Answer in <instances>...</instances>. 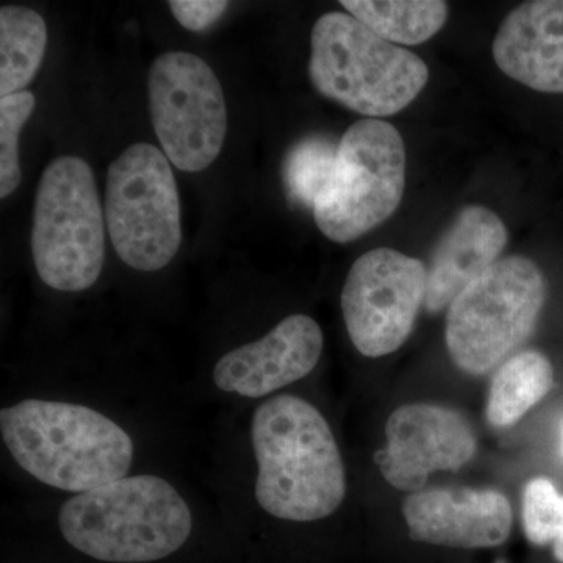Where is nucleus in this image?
<instances>
[{
	"label": "nucleus",
	"instance_id": "nucleus-2",
	"mask_svg": "<svg viewBox=\"0 0 563 563\" xmlns=\"http://www.w3.org/2000/svg\"><path fill=\"white\" fill-rule=\"evenodd\" d=\"M11 457L40 483L84 493L117 483L131 470L129 433L79 404L24 399L0 412Z\"/></svg>",
	"mask_w": 563,
	"mask_h": 563
},
{
	"label": "nucleus",
	"instance_id": "nucleus-12",
	"mask_svg": "<svg viewBox=\"0 0 563 563\" xmlns=\"http://www.w3.org/2000/svg\"><path fill=\"white\" fill-rule=\"evenodd\" d=\"M402 515L415 542L483 550L499 547L512 531L509 499L493 488H431L409 493Z\"/></svg>",
	"mask_w": 563,
	"mask_h": 563
},
{
	"label": "nucleus",
	"instance_id": "nucleus-3",
	"mask_svg": "<svg viewBox=\"0 0 563 563\" xmlns=\"http://www.w3.org/2000/svg\"><path fill=\"white\" fill-rule=\"evenodd\" d=\"M70 547L96 561L144 563L180 550L190 537V507L162 477H122L79 493L58 514Z\"/></svg>",
	"mask_w": 563,
	"mask_h": 563
},
{
	"label": "nucleus",
	"instance_id": "nucleus-6",
	"mask_svg": "<svg viewBox=\"0 0 563 563\" xmlns=\"http://www.w3.org/2000/svg\"><path fill=\"white\" fill-rule=\"evenodd\" d=\"M32 254L40 279L58 291H84L101 276L106 229L90 165L66 155L41 176L33 209Z\"/></svg>",
	"mask_w": 563,
	"mask_h": 563
},
{
	"label": "nucleus",
	"instance_id": "nucleus-16",
	"mask_svg": "<svg viewBox=\"0 0 563 563\" xmlns=\"http://www.w3.org/2000/svg\"><path fill=\"white\" fill-rule=\"evenodd\" d=\"M554 387L553 363L539 351H521L493 374L487 420L495 428L517 424Z\"/></svg>",
	"mask_w": 563,
	"mask_h": 563
},
{
	"label": "nucleus",
	"instance_id": "nucleus-9",
	"mask_svg": "<svg viewBox=\"0 0 563 563\" xmlns=\"http://www.w3.org/2000/svg\"><path fill=\"white\" fill-rule=\"evenodd\" d=\"M155 135L176 168L198 173L217 161L228 133L220 80L198 55L166 52L147 76Z\"/></svg>",
	"mask_w": 563,
	"mask_h": 563
},
{
	"label": "nucleus",
	"instance_id": "nucleus-8",
	"mask_svg": "<svg viewBox=\"0 0 563 563\" xmlns=\"http://www.w3.org/2000/svg\"><path fill=\"white\" fill-rule=\"evenodd\" d=\"M107 228L114 251L139 272H158L181 242L176 177L163 151L147 143L111 162L106 187Z\"/></svg>",
	"mask_w": 563,
	"mask_h": 563
},
{
	"label": "nucleus",
	"instance_id": "nucleus-20",
	"mask_svg": "<svg viewBox=\"0 0 563 563\" xmlns=\"http://www.w3.org/2000/svg\"><path fill=\"white\" fill-rule=\"evenodd\" d=\"M35 110L29 91L0 98V198L5 199L21 184L20 135Z\"/></svg>",
	"mask_w": 563,
	"mask_h": 563
},
{
	"label": "nucleus",
	"instance_id": "nucleus-10",
	"mask_svg": "<svg viewBox=\"0 0 563 563\" xmlns=\"http://www.w3.org/2000/svg\"><path fill=\"white\" fill-rule=\"evenodd\" d=\"M428 288L426 263L377 247L351 266L342 291L344 324L365 357L398 351L413 331Z\"/></svg>",
	"mask_w": 563,
	"mask_h": 563
},
{
	"label": "nucleus",
	"instance_id": "nucleus-23",
	"mask_svg": "<svg viewBox=\"0 0 563 563\" xmlns=\"http://www.w3.org/2000/svg\"><path fill=\"white\" fill-rule=\"evenodd\" d=\"M551 548H553L555 561L563 563V526L561 533H559L558 540H555L553 547Z\"/></svg>",
	"mask_w": 563,
	"mask_h": 563
},
{
	"label": "nucleus",
	"instance_id": "nucleus-1",
	"mask_svg": "<svg viewBox=\"0 0 563 563\" xmlns=\"http://www.w3.org/2000/svg\"><path fill=\"white\" fill-rule=\"evenodd\" d=\"M258 474L255 498L280 520H322L346 496V473L331 426L320 410L292 395L274 396L252 418Z\"/></svg>",
	"mask_w": 563,
	"mask_h": 563
},
{
	"label": "nucleus",
	"instance_id": "nucleus-21",
	"mask_svg": "<svg viewBox=\"0 0 563 563\" xmlns=\"http://www.w3.org/2000/svg\"><path fill=\"white\" fill-rule=\"evenodd\" d=\"M523 529L526 539L536 547H553L563 526V493L553 481L536 477L523 493Z\"/></svg>",
	"mask_w": 563,
	"mask_h": 563
},
{
	"label": "nucleus",
	"instance_id": "nucleus-7",
	"mask_svg": "<svg viewBox=\"0 0 563 563\" xmlns=\"http://www.w3.org/2000/svg\"><path fill=\"white\" fill-rule=\"evenodd\" d=\"M406 144L390 122H354L339 141L331 180L313 218L325 239L351 243L398 210L406 190Z\"/></svg>",
	"mask_w": 563,
	"mask_h": 563
},
{
	"label": "nucleus",
	"instance_id": "nucleus-5",
	"mask_svg": "<svg viewBox=\"0 0 563 563\" xmlns=\"http://www.w3.org/2000/svg\"><path fill=\"white\" fill-rule=\"evenodd\" d=\"M548 298L542 269L521 255L499 258L448 309V352L472 376L498 369L531 339Z\"/></svg>",
	"mask_w": 563,
	"mask_h": 563
},
{
	"label": "nucleus",
	"instance_id": "nucleus-15",
	"mask_svg": "<svg viewBox=\"0 0 563 563\" xmlns=\"http://www.w3.org/2000/svg\"><path fill=\"white\" fill-rule=\"evenodd\" d=\"M507 239L506 225L495 211L483 206L461 210L426 265V310L440 313L450 309L470 284L499 261Z\"/></svg>",
	"mask_w": 563,
	"mask_h": 563
},
{
	"label": "nucleus",
	"instance_id": "nucleus-17",
	"mask_svg": "<svg viewBox=\"0 0 563 563\" xmlns=\"http://www.w3.org/2000/svg\"><path fill=\"white\" fill-rule=\"evenodd\" d=\"M340 5L388 43L417 46L446 24L443 0H342Z\"/></svg>",
	"mask_w": 563,
	"mask_h": 563
},
{
	"label": "nucleus",
	"instance_id": "nucleus-24",
	"mask_svg": "<svg viewBox=\"0 0 563 563\" xmlns=\"http://www.w3.org/2000/svg\"><path fill=\"white\" fill-rule=\"evenodd\" d=\"M558 453H559V457H561V461L563 462V418L561 420V424H559Z\"/></svg>",
	"mask_w": 563,
	"mask_h": 563
},
{
	"label": "nucleus",
	"instance_id": "nucleus-13",
	"mask_svg": "<svg viewBox=\"0 0 563 563\" xmlns=\"http://www.w3.org/2000/svg\"><path fill=\"white\" fill-rule=\"evenodd\" d=\"M322 332L306 314H291L258 342L222 355L213 369L220 390L262 398L313 372L322 354Z\"/></svg>",
	"mask_w": 563,
	"mask_h": 563
},
{
	"label": "nucleus",
	"instance_id": "nucleus-19",
	"mask_svg": "<svg viewBox=\"0 0 563 563\" xmlns=\"http://www.w3.org/2000/svg\"><path fill=\"white\" fill-rule=\"evenodd\" d=\"M339 143L325 135H310L295 144L282 166L285 190L296 206L312 209L328 187L335 166Z\"/></svg>",
	"mask_w": 563,
	"mask_h": 563
},
{
	"label": "nucleus",
	"instance_id": "nucleus-14",
	"mask_svg": "<svg viewBox=\"0 0 563 563\" xmlns=\"http://www.w3.org/2000/svg\"><path fill=\"white\" fill-rule=\"evenodd\" d=\"M493 58L510 79L540 92H563V0H531L507 14Z\"/></svg>",
	"mask_w": 563,
	"mask_h": 563
},
{
	"label": "nucleus",
	"instance_id": "nucleus-11",
	"mask_svg": "<svg viewBox=\"0 0 563 563\" xmlns=\"http://www.w3.org/2000/svg\"><path fill=\"white\" fill-rule=\"evenodd\" d=\"M387 446L376 455L391 487L420 492L437 472H459L473 461L477 439L463 415L439 404L398 407L385 426Z\"/></svg>",
	"mask_w": 563,
	"mask_h": 563
},
{
	"label": "nucleus",
	"instance_id": "nucleus-18",
	"mask_svg": "<svg viewBox=\"0 0 563 563\" xmlns=\"http://www.w3.org/2000/svg\"><path fill=\"white\" fill-rule=\"evenodd\" d=\"M46 46V22L35 10L0 9V98L21 92L35 79Z\"/></svg>",
	"mask_w": 563,
	"mask_h": 563
},
{
	"label": "nucleus",
	"instance_id": "nucleus-22",
	"mask_svg": "<svg viewBox=\"0 0 563 563\" xmlns=\"http://www.w3.org/2000/svg\"><path fill=\"white\" fill-rule=\"evenodd\" d=\"M229 2L224 0H172L169 10L181 27L191 32H202L211 27L224 11Z\"/></svg>",
	"mask_w": 563,
	"mask_h": 563
},
{
	"label": "nucleus",
	"instance_id": "nucleus-4",
	"mask_svg": "<svg viewBox=\"0 0 563 563\" xmlns=\"http://www.w3.org/2000/svg\"><path fill=\"white\" fill-rule=\"evenodd\" d=\"M309 76L324 98L368 118H387L424 90L428 65L350 13L324 14L310 36Z\"/></svg>",
	"mask_w": 563,
	"mask_h": 563
}]
</instances>
